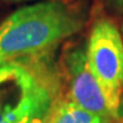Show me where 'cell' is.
<instances>
[{"mask_svg":"<svg viewBox=\"0 0 123 123\" xmlns=\"http://www.w3.org/2000/svg\"><path fill=\"white\" fill-rule=\"evenodd\" d=\"M84 8L65 0H43L25 5L0 23V65L48 55L82 30Z\"/></svg>","mask_w":123,"mask_h":123,"instance_id":"6da1fadb","label":"cell"},{"mask_svg":"<svg viewBox=\"0 0 123 123\" xmlns=\"http://www.w3.org/2000/svg\"><path fill=\"white\" fill-rule=\"evenodd\" d=\"M40 123H104L98 117L78 107L67 98L60 89Z\"/></svg>","mask_w":123,"mask_h":123,"instance_id":"5b68a950","label":"cell"},{"mask_svg":"<svg viewBox=\"0 0 123 123\" xmlns=\"http://www.w3.org/2000/svg\"><path fill=\"white\" fill-rule=\"evenodd\" d=\"M5 1H10V3H21V1H30V0H5Z\"/></svg>","mask_w":123,"mask_h":123,"instance_id":"ba28073f","label":"cell"},{"mask_svg":"<svg viewBox=\"0 0 123 123\" xmlns=\"http://www.w3.org/2000/svg\"><path fill=\"white\" fill-rule=\"evenodd\" d=\"M105 1L112 9H114L119 13H123V0H105Z\"/></svg>","mask_w":123,"mask_h":123,"instance_id":"52a82bcc","label":"cell"},{"mask_svg":"<svg viewBox=\"0 0 123 123\" xmlns=\"http://www.w3.org/2000/svg\"><path fill=\"white\" fill-rule=\"evenodd\" d=\"M63 94L78 107L98 117L104 123H123L105 99L98 80L87 60V44L82 42L67 45L58 62Z\"/></svg>","mask_w":123,"mask_h":123,"instance_id":"277c9868","label":"cell"},{"mask_svg":"<svg viewBox=\"0 0 123 123\" xmlns=\"http://www.w3.org/2000/svg\"><path fill=\"white\" fill-rule=\"evenodd\" d=\"M47 57L15 62L0 86V123H40L62 89L58 65Z\"/></svg>","mask_w":123,"mask_h":123,"instance_id":"7a4b0ae2","label":"cell"},{"mask_svg":"<svg viewBox=\"0 0 123 123\" xmlns=\"http://www.w3.org/2000/svg\"><path fill=\"white\" fill-rule=\"evenodd\" d=\"M121 33H122V37H123V23H122V25H121Z\"/></svg>","mask_w":123,"mask_h":123,"instance_id":"9c48e42d","label":"cell"},{"mask_svg":"<svg viewBox=\"0 0 123 123\" xmlns=\"http://www.w3.org/2000/svg\"><path fill=\"white\" fill-rule=\"evenodd\" d=\"M14 69H15V62H10V63L0 65V86H1V83L8 77H10L13 74Z\"/></svg>","mask_w":123,"mask_h":123,"instance_id":"8992f818","label":"cell"},{"mask_svg":"<svg viewBox=\"0 0 123 123\" xmlns=\"http://www.w3.org/2000/svg\"><path fill=\"white\" fill-rule=\"evenodd\" d=\"M87 60L113 113L123 121V37L109 18H98L87 42Z\"/></svg>","mask_w":123,"mask_h":123,"instance_id":"3957f363","label":"cell"}]
</instances>
